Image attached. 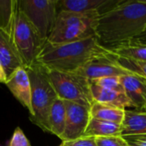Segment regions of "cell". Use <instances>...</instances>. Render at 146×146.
<instances>
[{
    "label": "cell",
    "mask_w": 146,
    "mask_h": 146,
    "mask_svg": "<svg viewBox=\"0 0 146 146\" xmlns=\"http://www.w3.org/2000/svg\"><path fill=\"white\" fill-rule=\"evenodd\" d=\"M110 55L109 49L97 37L66 44L46 41L36 62L50 70L74 73L92 60Z\"/></svg>",
    "instance_id": "7a4b0ae2"
},
{
    "label": "cell",
    "mask_w": 146,
    "mask_h": 146,
    "mask_svg": "<svg viewBox=\"0 0 146 146\" xmlns=\"http://www.w3.org/2000/svg\"><path fill=\"white\" fill-rule=\"evenodd\" d=\"M9 146H31V144L22 130L20 127H16Z\"/></svg>",
    "instance_id": "cb8c5ba5"
},
{
    "label": "cell",
    "mask_w": 146,
    "mask_h": 146,
    "mask_svg": "<svg viewBox=\"0 0 146 146\" xmlns=\"http://www.w3.org/2000/svg\"><path fill=\"white\" fill-rule=\"evenodd\" d=\"M99 15L98 13H74L59 11L55 26L47 42L50 44L72 43L96 36Z\"/></svg>",
    "instance_id": "277c9868"
},
{
    "label": "cell",
    "mask_w": 146,
    "mask_h": 146,
    "mask_svg": "<svg viewBox=\"0 0 146 146\" xmlns=\"http://www.w3.org/2000/svg\"><path fill=\"white\" fill-rule=\"evenodd\" d=\"M75 73L84 76L88 80H95L98 79L112 76L121 77L131 74L117 64L110 55L92 60Z\"/></svg>",
    "instance_id": "9c48e42d"
},
{
    "label": "cell",
    "mask_w": 146,
    "mask_h": 146,
    "mask_svg": "<svg viewBox=\"0 0 146 146\" xmlns=\"http://www.w3.org/2000/svg\"><path fill=\"white\" fill-rule=\"evenodd\" d=\"M62 144L63 146H98L94 137H81L74 140L63 141Z\"/></svg>",
    "instance_id": "d4e9b609"
},
{
    "label": "cell",
    "mask_w": 146,
    "mask_h": 146,
    "mask_svg": "<svg viewBox=\"0 0 146 146\" xmlns=\"http://www.w3.org/2000/svg\"><path fill=\"white\" fill-rule=\"evenodd\" d=\"M11 36L25 68L35 63L46 40L18 9V5Z\"/></svg>",
    "instance_id": "5b68a950"
},
{
    "label": "cell",
    "mask_w": 146,
    "mask_h": 146,
    "mask_svg": "<svg viewBox=\"0 0 146 146\" xmlns=\"http://www.w3.org/2000/svg\"><path fill=\"white\" fill-rule=\"evenodd\" d=\"M107 48L114 56L135 61L146 62V43L139 38L111 45Z\"/></svg>",
    "instance_id": "9a60e30c"
},
{
    "label": "cell",
    "mask_w": 146,
    "mask_h": 146,
    "mask_svg": "<svg viewBox=\"0 0 146 146\" xmlns=\"http://www.w3.org/2000/svg\"><path fill=\"white\" fill-rule=\"evenodd\" d=\"M110 56L117 64H119L125 70L146 80V62L122 58L114 56L112 54H110Z\"/></svg>",
    "instance_id": "44dd1931"
},
{
    "label": "cell",
    "mask_w": 146,
    "mask_h": 146,
    "mask_svg": "<svg viewBox=\"0 0 146 146\" xmlns=\"http://www.w3.org/2000/svg\"><path fill=\"white\" fill-rule=\"evenodd\" d=\"M0 64L7 79L18 68H25L11 34L0 29Z\"/></svg>",
    "instance_id": "8fae6325"
},
{
    "label": "cell",
    "mask_w": 146,
    "mask_h": 146,
    "mask_svg": "<svg viewBox=\"0 0 146 146\" xmlns=\"http://www.w3.org/2000/svg\"><path fill=\"white\" fill-rule=\"evenodd\" d=\"M129 146H146L145 135H135L124 137Z\"/></svg>",
    "instance_id": "484cf974"
},
{
    "label": "cell",
    "mask_w": 146,
    "mask_h": 146,
    "mask_svg": "<svg viewBox=\"0 0 146 146\" xmlns=\"http://www.w3.org/2000/svg\"><path fill=\"white\" fill-rule=\"evenodd\" d=\"M6 80H7V76L4 73V70H3L2 65L0 64V83L5 84Z\"/></svg>",
    "instance_id": "4316f807"
},
{
    "label": "cell",
    "mask_w": 146,
    "mask_h": 146,
    "mask_svg": "<svg viewBox=\"0 0 146 146\" xmlns=\"http://www.w3.org/2000/svg\"><path fill=\"white\" fill-rule=\"evenodd\" d=\"M6 86L13 96L32 113L31 104V83L25 68H18L6 80Z\"/></svg>",
    "instance_id": "7c38bea8"
},
{
    "label": "cell",
    "mask_w": 146,
    "mask_h": 146,
    "mask_svg": "<svg viewBox=\"0 0 146 146\" xmlns=\"http://www.w3.org/2000/svg\"><path fill=\"white\" fill-rule=\"evenodd\" d=\"M125 110H126L98 102H93L90 109L91 116L92 118L118 124L122 123L125 115Z\"/></svg>",
    "instance_id": "d6986e66"
},
{
    "label": "cell",
    "mask_w": 146,
    "mask_h": 146,
    "mask_svg": "<svg viewBox=\"0 0 146 146\" xmlns=\"http://www.w3.org/2000/svg\"><path fill=\"white\" fill-rule=\"evenodd\" d=\"M139 40H141V41H143V42H145L146 43V34H143L141 37H139V38H138Z\"/></svg>",
    "instance_id": "83f0119b"
},
{
    "label": "cell",
    "mask_w": 146,
    "mask_h": 146,
    "mask_svg": "<svg viewBox=\"0 0 146 146\" xmlns=\"http://www.w3.org/2000/svg\"><path fill=\"white\" fill-rule=\"evenodd\" d=\"M124 92L129 98L133 107L137 110H144L146 102V80L130 74L121 77Z\"/></svg>",
    "instance_id": "4fadbf2b"
},
{
    "label": "cell",
    "mask_w": 146,
    "mask_h": 146,
    "mask_svg": "<svg viewBox=\"0 0 146 146\" xmlns=\"http://www.w3.org/2000/svg\"><path fill=\"white\" fill-rule=\"evenodd\" d=\"M66 123V105L65 102L57 98L52 104L49 117H48V128L49 133L56 135L59 139L62 137Z\"/></svg>",
    "instance_id": "ac0fdd59"
},
{
    "label": "cell",
    "mask_w": 146,
    "mask_h": 146,
    "mask_svg": "<svg viewBox=\"0 0 146 146\" xmlns=\"http://www.w3.org/2000/svg\"><path fill=\"white\" fill-rule=\"evenodd\" d=\"M17 0H0V29L11 34L15 15Z\"/></svg>",
    "instance_id": "ffe728a7"
},
{
    "label": "cell",
    "mask_w": 146,
    "mask_h": 146,
    "mask_svg": "<svg viewBox=\"0 0 146 146\" xmlns=\"http://www.w3.org/2000/svg\"><path fill=\"white\" fill-rule=\"evenodd\" d=\"M98 146H129L128 143L122 136L99 137L96 138Z\"/></svg>",
    "instance_id": "603a6c76"
},
{
    "label": "cell",
    "mask_w": 146,
    "mask_h": 146,
    "mask_svg": "<svg viewBox=\"0 0 146 146\" xmlns=\"http://www.w3.org/2000/svg\"><path fill=\"white\" fill-rule=\"evenodd\" d=\"M146 31V0H123L99 16L96 36L110 46L141 37Z\"/></svg>",
    "instance_id": "6da1fadb"
},
{
    "label": "cell",
    "mask_w": 146,
    "mask_h": 146,
    "mask_svg": "<svg viewBox=\"0 0 146 146\" xmlns=\"http://www.w3.org/2000/svg\"><path fill=\"white\" fill-rule=\"evenodd\" d=\"M121 124L106 121L91 117L84 137H112L121 136Z\"/></svg>",
    "instance_id": "e0dca14e"
},
{
    "label": "cell",
    "mask_w": 146,
    "mask_h": 146,
    "mask_svg": "<svg viewBox=\"0 0 146 146\" xmlns=\"http://www.w3.org/2000/svg\"><path fill=\"white\" fill-rule=\"evenodd\" d=\"M64 102L66 105V123L64 132L60 138L62 142L84 137L92 117L90 108L74 102Z\"/></svg>",
    "instance_id": "ba28073f"
},
{
    "label": "cell",
    "mask_w": 146,
    "mask_h": 146,
    "mask_svg": "<svg viewBox=\"0 0 146 146\" xmlns=\"http://www.w3.org/2000/svg\"><path fill=\"white\" fill-rule=\"evenodd\" d=\"M31 83V121L49 133L48 117L50 108L58 98L48 77L46 68L38 62L26 68Z\"/></svg>",
    "instance_id": "3957f363"
},
{
    "label": "cell",
    "mask_w": 146,
    "mask_h": 146,
    "mask_svg": "<svg viewBox=\"0 0 146 146\" xmlns=\"http://www.w3.org/2000/svg\"><path fill=\"white\" fill-rule=\"evenodd\" d=\"M123 0H57V13H98L99 16L112 10Z\"/></svg>",
    "instance_id": "30bf717a"
},
{
    "label": "cell",
    "mask_w": 146,
    "mask_h": 146,
    "mask_svg": "<svg viewBox=\"0 0 146 146\" xmlns=\"http://www.w3.org/2000/svg\"><path fill=\"white\" fill-rule=\"evenodd\" d=\"M146 134V111L125 110V115L121 123V136H135Z\"/></svg>",
    "instance_id": "2e32d148"
},
{
    "label": "cell",
    "mask_w": 146,
    "mask_h": 146,
    "mask_svg": "<svg viewBox=\"0 0 146 146\" xmlns=\"http://www.w3.org/2000/svg\"><path fill=\"white\" fill-rule=\"evenodd\" d=\"M48 77L58 98L74 102L91 109L93 103L90 82L77 73H67L47 69Z\"/></svg>",
    "instance_id": "8992f818"
},
{
    "label": "cell",
    "mask_w": 146,
    "mask_h": 146,
    "mask_svg": "<svg viewBox=\"0 0 146 146\" xmlns=\"http://www.w3.org/2000/svg\"><path fill=\"white\" fill-rule=\"evenodd\" d=\"M144 34H146V31H145V33H144Z\"/></svg>",
    "instance_id": "4dcf8cb0"
},
{
    "label": "cell",
    "mask_w": 146,
    "mask_h": 146,
    "mask_svg": "<svg viewBox=\"0 0 146 146\" xmlns=\"http://www.w3.org/2000/svg\"><path fill=\"white\" fill-rule=\"evenodd\" d=\"M89 82L93 102L111 105L123 110H126L127 108H133L125 92L104 89L91 81Z\"/></svg>",
    "instance_id": "5bb4252c"
},
{
    "label": "cell",
    "mask_w": 146,
    "mask_h": 146,
    "mask_svg": "<svg viewBox=\"0 0 146 146\" xmlns=\"http://www.w3.org/2000/svg\"><path fill=\"white\" fill-rule=\"evenodd\" d=\"M59 146H63V145H62V144H61V145H60Z\"/></svg>",
    "instance_id": "f546056e"
},
{
    "label": "cell",
    "mask_w": 146,
    "mask_h": 146,
    "mask_svg": "<svg viewBox=\"0 0 146 146\" xmlns=\"http://www.w3.org/2000/svg\"><path fill=\"white\" fill-rule=\"evenodd\" d=\"M18 9L38 30L40 36L48 40L57 16V0H17Z\"/></svg>",
    "instance_id": "52a82bcc"
},
{
    "label": "cell",
    "mask_w": 146,
    "mask_h": 146,
    "mask_svg": "<svg viewBox=\"0 0 146 146\" xmlns=\"http://www.w3.org/2000/svg\"><path fill=\"white\" fill-rule=\"evenodd\" d=\"M95 85L107 90H112L116 92H124L123 86L121 81V77L112 76V77H104L101 79H98L95 80H89Z\"/></svg>",
    "instance_id": "7402d4cb"
},
{
    "label": "cell",
    "mask_w": 146,
    "mask_h": 146,
    "mask_svg": "<svg viewBox=\"0 0 146 146\" xmlns=\"http://www.w3.org/2000/svg\"><path fill=\"white\" fill-rule=\"evenodd\" d=\"M144 111H146V102H145V109H144Z\"/></svg>",
    "instance_id": "f1b7e54d"
}]
</instances>
